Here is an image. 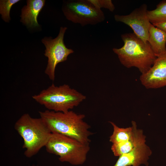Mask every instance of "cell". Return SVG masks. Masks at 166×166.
Returning a JSON list of instances; mask_svg holds the SVG:
<instances>
[{
  "mask_svg": "<svg viewBox=\"0 0 166 166\" xmlns=\"http://www.w3.org/2000/svg\"><path fill=\"white\" fill-rule=\"evenodd\" d=\"M40 117L52 133L61 134L89 144L93 134L90 126L84 119L85 115L71 110L65 112L47 110L39 112Z\"/></svg>",
  "mask_w": 166,
  "mask_h": 166,
  "instance_id": "cell-1",
  "label": "cell"
},
{
  "mask_svg": "<svg viewBox=\"0 0 166 166\" xmlns=\"http://www.w3.org/2000/svg\"><path fill=\"white\" fill-rule=\"evenodd\" d=\"M124 44L113 49L121 63L127 68L135 67L141 73L147 72L154 64L156 56L148 42H145L133 33L121 35Z\"/></svg>",
  "mask_w": 166,
  "mask_h": 166,
  "instance_id": "cell-2",
  "label": "cell"
},
{
  "mask_svg": "<svg viewBox=\"0 0 166 166\" xmlns=\"http://www.w3.org/2000/svg\"><path fill=\"white\" fill-rule=\"evenodd\" d=\"M14 128L23 139L24 155L28 158L45 147L52 133L41 117L33 118L27 113L22 115L16 121Z\"/></svg>",
  "mask_w": 166,
  "mask_h": 166,
  "instance_id": "cell-3",
  "label": "cell"
},
{
  "mask_svg": "<svg viewBox=\"0 0 166 166\" xmlns=\"http://www.w3.org/2000/svg\"><path fill=\"white\" fill-rule=\"evenodd\" d=\"M32 97L47 110L65 112L78 106L86 97L67 84L59 86L53 83Z\"/></svg>",
  "mask_w": 166,
  "mask_h": 166,
  "instance_id": "cell-4",
  "label": "cell"
},
{
  "mask_svg": "<svg viewBox=\"0 0 166 166\" xmlns=\"http://www.w3.org/2000/svg\"><path fill=\"white\" fill-rule=\"evenodd\" d=\"M45 147L48 152L58 156L60 161L74 165H81L85 162L90 148L89 144L52 132Z\"/></svg>",
  "mask_w": 166,
  "mask_h": 166,
  "instance_id": "cell-5",
  "label": "cell"
},
{
  "mask_svg": "<svg viewBox=\"0 0 166 166\" xmlns=\"http://www.w3.org/2000/svg\"><path fill=\"white\" fill-rule=\"evenodd\" d=\"M62 11L68 20L81 26L95 25L105 19L101 10L96 8L89 0H72L63 4Z\"/></svg>",
  "mask_w": 166,
  "mask_h": 166,
  "instance_id": "cell-6",
  "label": "cell"
},
{
  "mask_svg": "<svg viewBox=\"0 0 166 166\" xmlns=\"http://www.w3.org/2000/svg\"><path fill=\"white\" fill-rule=\"evenodd\" d=\"M67 29V27H61L57 37L52 39L51 37H45L42 40L45 47L44 55L48 59L45 73L53 81L57 64L66 61L69 55L74 52L73 50L66 47L64 43V35Z\"/></svg>",
  "mask_w": 166,
  "mask_h": 166,
  "instance_id": "cell-7",
  "label": "cell"
},
{
  "mask_svg": "<svg viewBox=\"0 0 166 166\" xmlns=\"http://www.w3.org/2000/svg\"><path fill=\"white\" fill-rule=\"evenodd\" d=\"M147 6L142 4L127 15L116 14L115 20L123 22L129 26L134 33L145 42H148V30L151 23L147 15Z\"/></svg>",
  "mask_w": 166,
  "mask_h": 166,
  "instance_id": "cell-8",
  "label": "cell"
},
{
  "mask_svg": "<svg viewBox=\"0 0 166 166\" xmlns=\"http://www.w3.org/2000/svg\"><path fill=\"white\" fill-rule=\"evenodd\" d=\"M141 84L147 89H156L166 86V50L157 57L154 64L140 77Z\"/></svg>",
  "mask_w": 166,
  "mask_h": 166,
  "instance_id": "cell-9",
  "label": "cell"
},
{
  "mask_svg": "<svg viewBox=\"0 0 166 166\" xmlns=\"http://www.w3.org/2000/svg\"><path fill=\"white\" fill-rule=\"evenodd\" d=\"M152 151L145 143L139 144L131 152L119 156L113 166H139L143 164L148 165V160Z\"/></svg>",
  "mask_w": 166,
  "mask_h": 166,
  "instance_id": "cell-10",
  "label": "cell"
},
{
  "mask_svg": "<svg viewBox=\"0 0 166 166\" xmlns=\"http://www.w3.org/2000/svg\"><path fill=\"white\" fill-rule=\"evenodd\" d=\"M27 5L21 10L20 22L28 28H34L39 25L37 18L43 7L45 0H27Z\"/></svg>",
  "mask_w": 166,
  "mask_h": 166,
  "instance_id": "cell-11",
  "label": "cell"
},
{
  "mask_svg": "<svg viewBox=\"0 0 166 166\" xmlns=\"http://www.w3.org/2000/svg\"><path fill=\"white\" fill-rule=\"evenodd\" d=\"M145 141V136L143 134V130L136 128L131 139L126 141L113 144L111 149L115 156H119L131 152L137 146Z\"/></svg>",
  "mask_w": 166,
  "mask_h": 166,
  "instance_id": "cell-12",
  "label": "cell"
},
{
  "mask_svg": "<svg viewBox=\"0 0 166 166\" xmlns=\"http://www.w3.org/2000/svg\"><path fill=\"white\" fill-rule=\"evenodd\" d=\"M148 42L157 57L166 50V33L151 23L148 30Z\"/></svg>",
  "mask_w": 166,
  "mask_h": 166,
  "instance_id": "cell-13",
  "label": "cell"
},
{
  "mask_svg": "<svg viewBox=\"0 0 166 166\" xmlns=\"http://www.w3.org/2000/svg\"><path fill=\"white\" fill-rule=\"evenodd\" d=\"M113 127V131L110 137L109 141L113 144L124 142L128 140L133 136L137 128L136 122L132 121V126L127 128L118 127L114 123L109 121Z\"/></svg>",
  "mask_w": 166,
  "mask_h": 166,
  "instance_id": "cell-14",
  "label": "cell"
},
{
  "mask_svg": "<svg viewBox=\"0 0 166 166\" xmlns=\"http://www.w3.org/2000/svg\"><path fill=\"white\" fill-rule=\"evenodd\" d=\"M147 15L152 24L166 21V0L160 2L154 10H148Z\"/></svg>",
  "mask_w": 166,
  "mask_h": 166,
  "instance_id": "cell-15",
  "label": "cell"
},
{
  "mask_svg": "<svg viewBox=\"0 0 166 166\" xmlns=\"http://www.w3.org/2000/svg\"><path fill=\"white\" fill-rule=\"evenodd\" d=\"M19 0H1L0 1V14L2 19L6 22L10 20V11L12 6L19 1Z\"/></svg>",
  "mask_w": 166,
  "mask_h": 166,
  "instance_id": "cell-16",
  "label": "cell"
},
{
  "mask_svg": "<svg viewBox=\"0 0 166 166\" xmlns=\"http://www.w3.org/2000/svg\"><path fill=\"white\" fill-rule=\"evenodd\" d=\"M97 9L101 10L103 8L113 12L115 9V6L111 0H89Z\"/></svg>",
  "mask_w": 166,
  "mask_h": 166,
  "instance_id": "cell-17",
  "label": "cell"
},
{
  "mask_svg": "<svg viewBox=\"0 0 166 166\" xmlns=\"http://www.w3.org/2000/svg\"><path fill=\"white\" fill-rule=\"evenodd\" d=\"M152 24L161 29L166 33V21Z\"/></svg>",
  "mask_w": 166,
  "mask_h": 166,
  "instance_id": "cell-18",
  "label": "cell"
}]
</instances>
